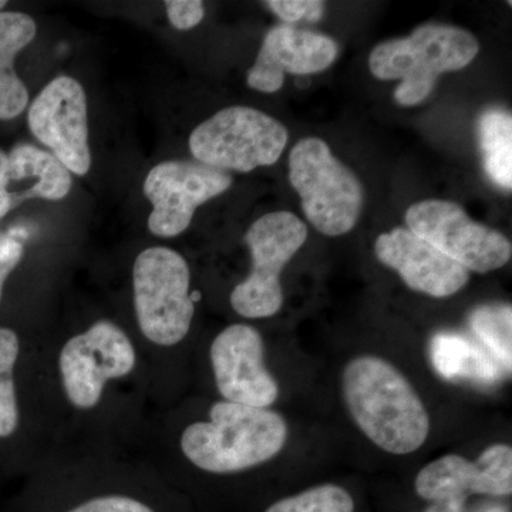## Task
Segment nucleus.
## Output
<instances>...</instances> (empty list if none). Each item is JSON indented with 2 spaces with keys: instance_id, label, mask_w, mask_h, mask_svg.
Returning a JSON list of instances; mask_svg holds the SVG:
<instances>
[{
  "instance_id": "obj_1",
  "label": "nucleus",
  "mask_w": 512,
  "mask_h": 512,
  "mask_svg": "<svg viewBox=\"0 0 512 512\" xmlns=\"http://www.w3.org/2000/svg\"><path fill=\"white\" fill-rule=\"evenodd\" d=\"M342 389L350 416L380 450L406 456L429 439L430 417L419 393L382 357L350 360L343 372Z\"/></svg>"
},
{
  "instance_id": "obj_2",
  "label": "nucleus",
  "mask_w": 512,
  "mask_h": 512,
  "mask_svg": "<svg viewBox=\"0 0 512 512\" xmlns=\"http://www.w3.org/2000/svg\"><path fill=\"white\" fill-rule=\"evenodd\" d=\"M288 423L271 409L217 402L210 421H197L181 434L184 456L202 471L231 474L261 466L288 441Z\"/></svg>"
},
{
  "instance_id": "obj_3",
  "label": "nucleus",
  "mask_w": 512,
  "mask_h": 512,
  "mask_svg": "<svg viewBox=\"0 0 512 512\" xmlns=\"http://www.w3.org/2000/svg\"><path fill=\"white\" fill-rule=\"evenodd\" d=\"M478 52V40L467 30L433 23L377 45L370 53L369 69L376 79L402 80L394 100L412 107L430 96L440 74L464 69Z\"/></svg>"
},
{
  "instance_id": "obj_4",
  "label": "nucleus",
  "mask_w": 512,
  "mask_h": 512,
  "mask_svg": "<svg viewBox=\"0 0 512 512\" xmlns=\"http://www.w3.org/2000/svg\"><path fill=\"white\" fill-rule=\"evenodd\" d=\"M289 181L313 227L328 237L355 228L363 205L359 180L320 138H303L289 154Z\"/></svg>"
},
{
  "instance_id": "obj_5",
  "label": "nucleus",
  "mask_w": 512,
  "mask_h": 512,
  "mask_svg": "<svg viewBox=\"0 0 512 512\" xmlns=\"http://www.w3.org/2000/svg\"><path fill=\"white\" fill-rule=\"evenodd\" d=\"M190 266L165 247L144 249L133 268L134 308L141 332L154 345H178L194 319Z\"/></svg>"
},
{
  "instance_id": "obj_6",
  "label": "nucleus",
  "mask_w": 512,
  "mask_h": 512,
  "mask_svg": "<svg viewBox=\"0 0 512 512\" xmlns=\"http://www.w3.org/2000/svg\"><path fill=\"white\" fill-rule=\"evenodd\" d=\"M288 138L284 124L264 111L232 106L192 131L190 150L195 160L208 167L249 173L274 165L284 153Z\"/></svg>"
},
{
  "instance_id": "obj_7",
  "label": "nucleus",
  "mask_w": 512,
  "mask_h": 512,
  "mask_svg": "<svg viewBox=\"0 0 512 512\" xmlns=\"http://www.w3.org/2000/svg\"><path fill=\"white\" fill-rule=\"evenodd\" d=\"M308 228L295 214L271 212L256 220L245 234L252 271L231 293V306L248 319L271 318L284 305L281 274L303 247Z\"/></svg>"
},
{
  "instance_id": "obj_8",
  "label": "nucleus",
  "mask_w": 512,
  "mask_h": 512,
  "mask_svg": "<svg viewBox=\"0 0 512 512\" xmlns=\"http://www.w3.org/2000/svg\"><path fill=\"white\" fill-rule=\"evenodd\" d=\"M407 228L464 266L468 272L488 274L510 262V239L471 220L460 205L450 201L416 202L406 212Z\"/></svg>"
},
{
  "instance_id": "obj_9",
  "label": "nucleus",
  "mask_w": 512,
  "mask_h": 512,
  "mask_svg": "<svg viewBox=\"0 0 512 512\" xmlns=\"http://www.w3.org/2000/svg\"><path fill=\"white\" fill-rule=\"evenodd\" d=\"M136 362L126 332L110 320H99L64 343L59 356L64 393L76 409H93L106 383L130 375Z\"/></svg>"
},
{
  "instance_id": "obj_10",
  "label": "nucleus",
  "mask_w": 512,
  "mask_h": 512,
  "mask_svg": "<svg viewBox=\"0 0 512 512\" xmlns=\"http://www.w3.org/2000/svg\"><path fill=\"white\" fill-rule=\"evenodd\" d=\"M414 488L430 501L426 512H464L474 494L507 497L512 493V448L493 444L476 461L458 454L437 458L421 468Z\"/></svg>"
},
{
  "instance_id": "obj_11",
  "label": "nucleus",
  "mask_w": 512,
  "mask_h": 512,
  "mask_svg": "<svg viewBox=\"0 0 512 512\" xmlns=\"http://www.w3.org/2000/svg\"><path fill=\"white\" fill-rule=\"evenodd\" d=\"M231 184V175L208 165L187 161L157 164L144 181V194L153 205L148 229L160 238L183 234L195 210L227 191Z\"/></svg>"
},
{
  "instance_id": "obj_12",
  "label": "nucleus",
  "mask_w": 512,
  "mask_h": 512,
  "mask_svg": "<svg viewBox=\"0 0 512 512\" xmlns=\"http://www.w3.org/2000/svg\"><path fill=\"white\" fill-rule=\"evenodd\" d=\"M33 136L52 150L69 173L86 175L92 167L87 99L82 84L59 76L47 84L30 106Z\"/></svg>"
},
{
  "instance_id": "obj_13",
  "label": "nucleus",
  "mask_w": 512,
  "mask_h": 512,
  "mask_svg": "<svg viewBox=\"0 0 512 512\" xmlns=\"http://www.w3.org/2000/svg\"><path fill=\"white\" fill-rule=\"evenodd\" d=\"M210 357L225 402L269 409L278 400V382L265 366L264 339L252 326L237 323L222 330Z\"/></svg>"
},
{
  "instance_id": "obj_14",
  "label": "nucleus",
  "mask_w": 512,
  "mask_h": 512,
  "mask_svg": "<svg viewBox=\"0 0 512 512\" xmlns=\"http://www.w3.org/2000/svg\"><path fill=\"white\" fill-rule=\"evenodd\" d=\"M375 252L382 264L399 272L410 289L433 298L456 295L470 281V272L464 266L409 228H394L379 235Z\"/></svg>"
},
{
  "instance_id": "obj_15",
  "label": "nucleus",
  "mask_w": 512,
  "mask_h": 512,
  "mask_svg": "<svg viewBox=\"0 0 512 512\" xmlns=\"http://www.w3.org/2000/svg\"><path fill=\"white\" fill-rule=\"evenodd\" d=\"M336 57L338 45L332 37L286 25L275 26L266 33L255 64L248 72V86L261 93H276L284 86L286 73L306 76L323 72Z\"/></svg>"
},
{
  "instance_id": "obj_16",
  "label": "nucleus",
  "mask_w": 512,
  "mask_h": 512,
  "mask_svg": "<svg viewBox=\"0 0 512 512\" xmlns=\"http://www.w3.org/2000/svg\"><path fill=\"white\" fill-rule=\"evenodd\" d=\"M36 33V22L29 15L0 12V120L15 119L28 106V89L16 73L15 59Z\"/></svg>"
},
{
  "instance_id": "obj_17",
  "label": "nucleus",
  "mask_w": 512,
  "mask_h": 512,
  "mask_svg": "<svg viewBox=\"0 0 512 512\" xmlns=\"http://www.w3.org/2000/svg\"><path fill=\"white\" fill-rule=\"evenodd\" d=\"M10 181L35 180L19 201L42 198L60 201L72 190V175L53 154L30 144H19L10 151Z\"/></svg>"
},
{
  "instance_id": "obj_18",
  "label": "nucleus",
  "mask_w": 512,
  "mask_h": 512,
  "mask_svg": "<svg viewBox=\"0 0 512 512\" xmlns=\"http://www.w3.org/2000/svg\"><path fill=\"white\" fill-rule=\"evenodd\" d=\"M485 173L503 190L512 188V119L503 109L484 111L478 121Z\"/></svg>"
},
{
  "instance_id": "obj_19",
  "label": "nucleus",
  "mask_w": 512,
  "mask_h": 512,
  "mask_svg": "<svg viewBox=\"0 0 512 512\" xmlns=\"http://www.w3.org/2000/svg\"><path fill=\"white\" fill-rule=\"evenodd\" d=\"M476 346L456 335H439L433 342V357L441 375L478 376L481 379L493 376V367L485 362Z\"/></svg>"
},
{
  "instance_id": "obj_20",
  "label": "nucleus",
  "mask_w": 512,
  "mask_h": 512,
  "mask_svg": "<svg viewBox=\"0 0 512 512\" xmlns=\"http://www.w3.org/2000/svg\"><path fill=\"white\" fill-rule=\"evenodd\" d=\"M19 349L18 335L0 326V437L12 436L18 429L19 407L13 373Z\"/></svg>"
},
{
  "instance_id": "obj_21",
  "label": "nucleus",
  "mask_w": 512,
  "mask_h": 512,
  "mask_svg": "<svg viewBox=\"0 0 512 512\" xmlns=\"http://www.w3.org/2000/svg\"><path fill=\"white\" fill-rule=\"evenodd\" d=\"M474 333L511 372L512 308L511 305H484L470 315Z\"/></svg>"
},
{
  "instance_id": "obj_22",
  "label": "nucleus",
  "mask_w": 512,
  "mask_h": 512,
  "mask_svg": "<svg viewBox=\"0 0 512 512\" xmlns=\"http://www.w3.org/2000/svg\"><path fill=\"white\" fill-rule=\"evenodd\" d=\"M265 512H355V501L345 488L323 484L279 500Z\"/></svg>"
},
{
  "instance_id": "obj_23",
  "label": "nucleus",
  "mask_w": 512,
  "mask_h": 512,
  "mask_svg": "<svg viewBox=\"0 0 512 512\" xmlns=\"http://www.w3.org/2000/svg\"><path fill=\"white\" fill-rule=\"evenodd\" d=\"M268 8L284 22H299L308 19L318 22L325 13V3L318 0H269Z\"/></svg>"
},
{
  "instance_id": "obj_24",
  "label": "nucleus",
  "mask_w": 512,
  "mask_h": 512,
  "mask_svg": "<svg viewBox=\"0 0 512 512\" xmlns=\"http://www.w3.org/2000/svg\"><path fill=\"white\" fill-rule=\"evenodd\" d=\"M168 20L177 30H190L204 19V3L200 0H167L164 3Z\"/></svg>"
},
{
  "instance_id": "obj_25",
  "label": "nucleus",
  "mask_w": 512,
  "mask_h": 512,
  "mask_svg": "<svg viewBox=\"0 0 512 512\" xmlns=\"http://www.w3.org/2000/svg\"><path fill=\"white\" fill-rule=\"evenodd\" d=\"M69 512H154L148 505L124 495H107L77 505Z\"/></svg>"
},
{
  "instance_id": "obj_26",
  "label": "nucleus",
  "mask_w": 512,
  "mask_h": 512,
  "mask_svg": "<svg viewBox=\"0 0 512 512\" xmlns=\"http://www.w3.org/2000/svg\"><path fill=\"white\" fill-rule=\"evenodd\" d=\"M23 245L12 235L0 234V301L8 276L22 261Z\"/></svg>"
},
{
  "instance_id": "obj_27",
  "label": "nucleus",
  "mask_w": 512,
  "mask_h": 512,
  "mask_svg": "<svg viewBox=\"0 0 512 512\" xmlns=\"http://www.w3.org/2000/svg\"><path fill=\"white\" fill-rule=\"evenodd\" d=\"M10 183V161L9 154L0 150V188H8Z\"/></svg>"
},
{
  "instance_id": "obj_28",
  "label": "nucleus",
  "mask_w": 512,
  "mask_h": 512,
  "mask_svg": "<svg viewBox=\"0 0 512 512\" xmlns=\"http://www.w3.org/2000/svg\"><path fill=\"white\" fill-rule=\"evenodd\" d=\"M13 194L8 191V188H0V218L5 217L6 214L13 208Z\"/></svg>"
},
{
  "instance_id": "obj_29",
  "label": "nucleus",
  "mask_w": 512,
  "mask_h": 512,
  "mask_svg": "<svg viewBox=\"0 0 512 512\" xmlns=\"http://www.w3.org/2000/svg\"><path fill=\"white\" fill-rule=\"evenodd\" d=\"M480 512H507V508L501 507V505H498V507L487 508V510H483Z\"/></svg>"
},
{
  "instance_id": "obj_30",
  "label": "nucleus",
  "mask_w": 512,
  "mask_h": 512,
  "mask_svg": "<svg viewBox=\"0 0 512 512\" xmlns=\"http://www.w3.org/2000/svg\"><path fill=\"white\" fill-rule=\"evenodd\" d=\"M6 5H8V2H5V0H0V10L5 8Z\"/></svg>"
}]
</instances>
